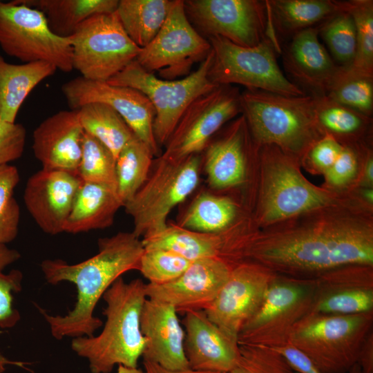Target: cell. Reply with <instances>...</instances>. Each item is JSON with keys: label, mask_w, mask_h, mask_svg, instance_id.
<instances>
[{"label": "cell", "mask_w": 373, "mask_h": 373, "mask_svg": "<svg viewBox=\"0 0 373 373\" xmlns=\"http://www.w3.org/2000/svg\"><path fill=\"white\" fill-rule=\"evenodd\" d=\"M365 202L345 195L265 227L251 226L239 262H254L276 276L300 280L347 265H373V220Z\"/></svg>", "instance_id": "1"}, {"label": "cell", "mask_w": 373, "mask_h": 373, "mask_svg": "<svg viewBox=\"0 0 373 373\" xmlns=\"http://www.w3.org/2000/svg\"><path fill=\"white\" fill-rule=\"evenodd\" d=\"M98 253L76 264L46 259L41 269L46 281L57 285L62 281L75 284L77 298L74 308L65 316H51L41 310L54 338L93 336L102 325L94 310L111 285L128 271L139 270L144 248L133 232H118L98 240Z\"/></svg>", "instance_id": "2"}, {"label": "cell", "mask_w": 373, "mask_h": 373, "mask_svg": "<svg viewBox=\"0 0 373 373\" xmlns=\"http://www.w3.org/2000/svg\"><path fill=\"white\" fill-rule=\"evenodd\" d=\"M146 285L139 278L129 283L117 278L102 296L106 306L101 333L73 339L72 350L87 359L92 373H110L116 365L137 367L146 344L140 328Z\"/></svg>", "instance_id": "3"}, {"label": "cell", "mask_w": 373, "mask_h": 373, "mask_svg": "<svg viewBox=\"0 0 373 373\" xmlns=\"http://www.w3.org/2000/svg\"><path fill=\"white\" fill-rule=\"evenodd\" d=\"M242 113L258 146L274 145L298 159L323 135L311 95H284L260 90L240 93Z\"/></svg>", "instance_id": "4"}, {"label": "cell", "mask_w": 373, "mask_h": 373, "mask_svg": "<svg viewBox=\"0 0 373 373\" xmlns=\"http://www.w3.org/2000/svg\"><path fill=\"white\" fill-rule=\"evenodd\" d=\"M298 158L274 145L259 146L260 169L254 222L262 228L345 197L336 191L314 185L301 173Z\"/></svg>", "instance_id": "5"}, {"label": "cell", "mask_w": 373, "mask_h": 373, "mask_svg": "<svg viewBox=\"0 0 373 373\" xmlns=\"http://www.w3.org/2000/svg\"><path fill=\"white\" fill-rule=\"evenodd\" d=\"M372 328L373 311L309 313L295 325L289 341L308 356L319 373H348Z\"/></svg>", "instance_id": "6"}, {"label": "cell", "mask_w": 373, "mask_h": 373, "mask_svg": "<svg viewBox=\"0 0 373 373\" xmlns=\"http://www.w3.org/2000/svg\"><path fill=\"white\" fill-rule=\"evenodd\" d=\"M201 162L199 154L181 160L159 156L146 182L124 205L126 213L133 218L132 232L137 237L166 227L171 210L198 186Z\"/></svg>", "instance_id": "7"}, {"label": "cell", "mask_w": 373, "mask_h": 373, "mask_svg": "<svg viewBox=\"0 0 373 373\" xmlns=\"http://www.w3.org/2000/svg\"><path fill=\"white\" fill-rule=\"evenodd\" d=\"M212 57L211 50L197 70L174 80L157 78L134 60L107 82L134 88L149 98L155 112L153 135L160 147L166 144L188 106L198 97L219 86L208 77Z\"/></svg>", "instance_id": "8"}, {"label": "cell", "mask_w": 373, "mask_h": 373, "mask_svg": "<svg viewBox=\"0 0 373 373\" xmlns=\"http://www.w3.org/2000/svg\"><path fill=\"white\" fill-rule=\"evenodd\" d=\"M211 45L210 81L217 86L239 84L284 95L301 96L305 92L282 72L276 58L277 43L267 37L253 47H242L220 36L207 38Z\"/></svg>", "instance_id": "9"}, {"label": "cell", "mask_w": 373, "mask_h": 373, "mask_svg": "<svg viewBox=\"0 0 373 373\" xmlns=\"http://www.w3.org/2000/svg\"><path fill=\"white\" fill-rule=\"evenodd\" d=\"M316 289L315 278L276 276L260 306L241 328L238 344L273 349L289 342L295 325L310 313Z\"/></svg>", "instance_id": "10"}, {"label": "cell", "mask_w": 373, "mask_h": 373, "mask_svg": "<svg viewBox=\"0 0 373 373\" xmlns=\"http://www.w3.org/2000/svg\"><path fill=\"white\" fill-rule=\"evenodd\" d=\"M68 38L73 69L93 81H108L142 50L127 35L115 12L88 18Z\"/></svg>", "instance_id": "11"}, {"label": "cell", "mask_w": 373, "mask_h": 373, "mask_svg": "<svg viewBox=\"0 0 373 373\" xmlns=\"http://www.w3.org/2000/svg\"><path fill=\"white\" fill-rule=\"evenodd\" d=\"M0 46L23 63L46 61L62 72L73 70L69 39L54 34L41 11L18 0L0 1Z\"/></svg>", "instance_id": "12"}, {"label": "cell", "mask_w": 373, "mask_h": 373, "mask_svg": "<svg viewBox=\"0 0 373 373\" xmlns=\"http://www.w3.org/2000/svg\"><path fill=\"white\" fill-rule=\"evenodd\" d=\"M211 50L209 40L189 21L183 0H173L160 30L135 61L147 72L174 80L189 75L193 64L202 61Z\"/></svg>", "instance_id": "13"}, {"label": "cell", "mask_w": 373, "mask_h": 373, "mask_svg": "<svg viewBox=\"0 0 373 373\" xmlns=\"http://www.w3.org/2000/svg\"><path fill=\"white\" fill-rule=\"evenodd\" d=\"M186 15L208 37L220 36L242 47H253L269 37L267 1L186 0Z\"/></svg>", "instance_id": "14"}, {"label": "cell", "mask_w": 373, "mask_h": 373, "mask_svg": "<svg viewBox=\"0 0 373 373\" xmlns=\"http://www.w3.org/2000/svg\"><path fill=\"white\" fill-rule=\"evenodd\" d=\"M240 113V93L236 87L219 86L198 97L182 115L161 156L181 160L199 154L222 126Z\"/></svg>", "instance_id": "15"}, {"label": "cell", "mask_w": 373, "mask_h": 373, "mask_svg": "<svg viewBox=\"0 0 373 373\" xmlns=\"http://www.w3.org/2000/svg\"><path fill=\"white\" fill-rule=\"evenodd\" d=\"M61 91L71 110L91 102L105 104L125 121L134 135L144 142L154 156L160 150L153 135L155 109L149 98L132 88L93 81L81 76L64 83Z\"/></svg>", "instance_id": "16"}, {"label": "cell", "mask_w": 373, "mask_h": 373, "mask_svg": "<svg viewBox=\"0 0 373 373\" xmlns=\"http://www.w3.org/2000/svg\"><path fill=\"white\" fill-rule=\"evenodd\" d=\"M276 276L254 262L238 263L232 267L227 280L204 312L222 332L238 341L241 328L260 306Z\"/></svg>", "instance_id": "17"}, {"label": "cell", "mask_w": 373, "mask_h": 373, "mask_svg": "<svg viewBox=\"0 0 373 373\" xmlns=\"http://www.w3.org/2000/svg\"><path fill=\"white\" fill-rule=\"evenodd\" d=\"M232 266L219 258L192 261L175 280L162 285H146L147 298L175 307L178 313L205 310L227 280Z\"/></svg>", "instance_id": "18"}, {"label": "cell", "mask_w": 373, "mask_h": 373, "mask_svg": "<svg viewBox=\"0 0 373 373\" xmlns=\"http://www.w3.org/2000/svg\"><path fill=\"white\" fill-rule=\"evenodd\" d=\"M82 184L77 174L59 170L41 169L28 178L24 204L44 232L50 235L64 232Z\"/></svg>", "instance_id": "19"}, {"label": "cell", "mask_w": 373, "mask_h": 373, "mask_svg": "<svg viewBox=\"0 0 373 373\" xmlns=\"http://www.w3.org/2000/svg\"><path fill=\"white\" fill-rule=\"evenodd\" d=\"M315 283L310 313L354 314L373 311V265L336 267L316 278Z\"/></svg>", "instance_id": "20"}, {"label": "cell", "mask_w": 373, "mask_h": 373, "mask_svg": "<svg viewBox=\"0 0 373 373\" xmlns=\"http://www.w3.org/2000/svg\"><path fill=\"white\" fill-rule=\"evenodd\" d=\"M184 314V347L189 367L229 373L239 359L238 341L222 332L203 310H191Z\"/></svg>", "instance_id": "21"}, {"label": "cell", "mask_w": 373, "mask_h": 373, "mask_svg": "<svg viewBox=\"0 0 373 373\" xmlns=\"http://www.w3.org/2000/svg\"><path fill=\"white\" fill-rule=\"evenodd\" d=\"M178 314L172 305L146 300L140 316V328L146 339L143 361L170 370L190 368L184 352V330Z\"/></svg>", "instance_id": "22"}, {"label": "cell", "mask_w": 373, "mask_h": 373, "mask_svg": "<svg viewBox=\"0 0 373 373\" xmlns=\"http://www.w3.org/2000/svg\"><path fill=\"white\" fill-rule=\"evenodd\" d=\"M258 149L242 114L205 148L204 168L210 186L224 189L242 184L247 162Z\"/></svg>", "instance_id": "23"}, {"label": "cell", "mask_w": 373, "mask_h": 373, "mask_svg": "<svg viewBox=\"0 0 373 373\" xmlns=\"http://www.w3.org/2000/svg\"><path fill=\"white\" fill-rule=\"evenodd\" d=\"M84 134L77 110L61 111L42 121L32 135L33 153L42 169L77 175Z\"/></svg>", "instance_id": "24"}, {"label": "cell", "mask_w": 373, "mask_h": 373, "mask_svg": "<svg viewBox=\"0 0 373 373\" xmlns=\"http://www.w3.org/2000/svg\"><path fill=\"white\" fill-rule=\"evenodd\" d=\"M283 59L296 85L313 96L326 95L340 68L321 43L317 27L294 35L284 49Z\"/></svg>", "instance_id": "25"}, {"label": "cell", "mask_w": 373, "mask_h": 373, "mask_svg": "<svg viewBox=\"0 0 373 373\" xmlns=\"http://www.w3.org/2000/svg\"><path fill=\"white\" fill-rule=\"evenodd\" d=\"M122 207L124 204L116 189L82 182L64 232L79 233L107 228Z\"/></svg>", "instance_id": "26"}, {"label": "cell", "mask_w": 373, "mask_h": 373, "mask_svg": "<svg viewBox=\"0 0 373 373\" xmlns=\"http://www.w3.org/2000/svg\"><path fill=\"white\" fill-rule=\"evenodd\" d=\"M57 68L46 61L15 64L0 55V121L14 123L30 92Z\"/></svg>", "instance_id": "27"}, {"label": "cell", "mask_w": 373, "mask_h": 373, "mask_svg": "<svg viewBox=\"0 0 373 373\" xmlns=\"http://www.w3.org/2000/svg\"><path fill=\"white\" fill-rule=\"evenodd\" d=\"M267 3L274 32L289 39L343 10L341 1L334 0H269Z\"/></svg>", "instance_id": "28"}, {"label": "cell", "mask_w": 373, "mask_h": 373, "mask_svg": "<svg viewBox=\"0 0 373 373\" xmlns=\"http://www.w3.org/2000/svg\"><path fill=\"white\" fill-rule=\"evenodd\" d=\"M45 16L51 31L68 38L88 18L115 12L118 0H18Z\"/></svg>", "instance_id": "29"}, {"label": "cell", "mask_w": 373, "mask_h": 373, "mask_svg": "<svg viewBox=\"0 0 373 373\" xmlns=\"http://www.w3.org/2000/svg\"><path fill=\"white\" fill-rule=\"evenodd\" d=\"M314 97L315 118L323 135H329L343 146L365 144L371 117L340 104L326 95Z\"/></svg>", "instance_id": "30"}, {"label": "cell", "mask_w": 373, "mask_h": 373, "mask_svg": "<svg viewBox=\"0 0 373 373\" xmlns=\"http://www.w3.org/2000/svg\"><path fill=\"white\" fill-rule=\"evenodd\" d=\"M144 249H162L194 261L206 258H220L223 249L221 233H209L189 230L178 224H167L142 240Z\"/></svg>", "instance_id": "31"}, {"label": "cell", "mask_w": 373, "mask_h": 373, "mask_svg": "<svg viewBox=\"0 0 373 373\" xmlns=\"http://www.w3.org/2000/svg\"><path fill=\"white\" fill-rule=\"evenodd\" d=\"M173 0H120L115 12L127 35L146 46L164 23Z\"/></svg>", "instance_id": "32"}, {"label": "cell", "mask_w": 373, "mask_h": 373, "mask_svg": "<svg viewBox=\"0 0 373 373\" xmlns=\"http://www.w3.org/2000/svg\"><path fill=\"white\" fill-rule=\"evenodd\" d=\"M77 111L84 131L104 144L115 160L124 146L136 137L123 118L105 104H86Z\"/></svg>", "instance_id": "33"}, {"label": "cell", "mask_w": 373, "mask_h": 373, "mask_svg": "<svg viewBox=\"0 0 373 373\" xmlns=\"http://www.w3.org/2000/svg\"><path fill=\"white\" fill-rule=\"evenodd\" d=\"M238 207L230 198L201 193L180 219L179 226L195 231L217 233L227 229L237 218Z\"/></svg>", "instance_id": "34"}, {"label": "cell", "mask_w": 373, "mask_h": 373, "mask_svg": "<svg viewBox=\"0 0 373 373\" xmlns=\"http://www.w3.org/2000/svg\"><path fill=\"white\" fill-rule=\"evenodd\" d=\"M153 157L149 146L137 137L119 152L115 160L117 191L124 205L146 182Z\"/></svg>", "instance_id": "35"}, {"label": "cell", "mask_w": 373, "mask_h": 373, "mask_svg": "<svg viewBox=\"0 0 373 373\" xmlns=\"http://www.w3.org/2000/svg\"><path fill=\"white\" fill-rule=\"evenodd\" d=\"M333 101L371 117L373 113V76L341 66L325 95Z\"/></svg>", "instance_id": "36"}, {"label": "cell", "mask_w": 373, "mask_h": 373, "mask_svg": "<svg viewBox=\"0 0 373 373\" xmlns=\"http://www.w3.org/2000/svg\"><path fill=\"white\" fill-rule=\"evenodd\" d=\"M342 9L352 17L356 33V50L352 68L373 76V1H341Z\"/></svg>", "instance_id": "37"}, {"label": "cell", "mask_w": 373, "mask_h": 373, "mask_svg": "<svg viewBox=\"0 0 373 373\" xmlns=\"http://www.w3.org/2000/svg\"><path fill=\"white\" fill-rule=\"evenodd\" d=\"M77 175L83 182L117 189L115 157L104 144L85 132Z\"/></svg>", "instance_id": "38"}, {"label": "cell", "mask_w": 373, "mask_h": 373, "mask_svg": "<svg viewBox=\"0 0 373 373\" xmlns=\"http://www.w3.org/2000/svg\"><path fill=\"white\" fill-rule=\"evenodd\" d=\"M318 35L341 66H350L356 50V33L351 15L342 10L317 26Z\"/></svg>", "instance_id": "39"}, {"label": "cell", "mask_w": 373, "mask_h": 373, "mask_svg": "<svg viewBox=\"0 0 373 373\" xmlns=\"http://www.w3.org/2000/svg\"><path fill=\"white\" fill-rule=\"evenodd\" d=\"M19 181L16 166L0 165V242L6 245L14 240L19 231L20 208L14 194Z\"/></svg>", "instance_id": "40"}, {"label": "cell", "mask_w": 373, "mask_h": 373, "mask_svg": "<svg viewBox=\"0 0 373 373\" xmlns=\"http://www.w3.org/2000/svg\"><path fill=\"white\" fill-rule=\"evenodd\" d=\"M191 262L169 250L144 249L138 271L149 280V283L162 285L178 278Z\"/></svg>", "instance_id": "41"}, {"label": "cell", "mask_w": 373, "mask_h": 373, "mask_svg": "<svg viewBox=\"0 0 373 373\" xmlns=\"http://www.w3.org/2000/svg\"><path fill=\"white\" fill-rule=\"evenodd\" d=\"M240 356L229 373H298L274 350L253 345H239Z\"/></svg>", "instance_id": "42"}, {"label": "cell", "mask_w": 373, "mask_h": 373, "mask_svg": "<svg viewBox=\"0 0 373 373\" xmlns=\"http://www.w3.org/2000/svg\"><path fill=\"white\" fill-rule=\"evenodd\" d=\"M22 274L13 269L8 274L0 271V326L11 327L19 319L18 312L12 307V293L21 289ZM8 365L22 366L23 363L8 360L0 352V373H3Z\"/></svg>", "instance_id": "43"}, {"label": "cell", "mask_w": 373, "mask_h": 373, "mask_svg": "<svg viewBox=\"0 0 373 373\" xmlns=\"http://www.w3.org/2000/svg\"><path fill=\"white\" fill-rule=\"evenodd\" d=\"M365 144L343 146L335 162L323 173L327 186L331 189L343 187L356 175L358 166V153Z\"/></svg>", "instance_id": "44"}, {"label": "cell", "mask_w": 373, "mask_h": 373, "mask_svg": "<svg viewBox=\"0 0 373 373\" xmlns=\"http://www.w3.org/2000/svg\"><path fill=\"white\" fill-rule=\"evenodd\" d=\"M26 141V130L19 123L0 121V165L20 158Z\"/></svg>", "instance_id": "45"}, {"label": "cell", "mask_w": 373, "mask_h": 373, "mask_svg": "<svg viewBox=\"0 0 373 373\" xmlns=\"http://www.w3.org/2000/svg\"><path fill=\"white\" fill-rule=\"evenodd\" d=\"M343 145L329 135H324L307 151L303 159L316 169L323 173L336 160Z\"/></svg>", "instance_id": "46"}, {"label": "cell", "mask_w": 373, "mask_h": 373, "mask_svg": "<svg viewBox=\"0 0 373 373\" xmlns=\"http://www.w3.org/2000/svg\"><path fill=\"white\" fill-rule=\"evenodd\" d=\"M298 373H319L308 356L289 341L273 348Z\"/></svg>", "instance_id": "47"}, {"label": "cell", "mask_w": 373, "mask_h": 373, "mask_svg": "<svg viewBox=\"0 0 373 373\" xmlns=\"http://www.w3.org/2000/svg\"><path fill=\"white\" fill-rule=\"evenodd\" d=\"M356 363L361 373H373V331L365 339L360 349Z\"/></svg>", "instance_id": "48"}, {"label": "cell", "mask_w": 373, "mask_h": 373, "mask_svg": "<svg viewBox=\"0 0 373 373\" xmlns=\"http://www.w3.org/2000/svg\"><path fill=\"white\" fill-rule=\"evenodd\" d=\"M18 251L8 248L6 244L0 242V271L20 258Z\"/></svg>", "instance_id": "49"}, {"label": "cell", "mask_w": 373, "mask_h": 373, "mask_svg": "<svg viewBox=\"0 0 373 373\" xmlns=\"http://www.w3.org/2000/svg\"><path fill=\"white\" fill-rule=\"evenodd\" d=\"M145 373H226L192 370L191 368L181 370H170L163 368L153 363L143 361Z\"/></svg>", "instance_id": "50"}, {"label": "cell", "mask_w": 373, "mask_h": 373, "mask_svg": "<svg viewBox=\"0 0 373 373\" xmlns=\"http://www.w3.org/2000/svg\"><path fill=\"white\" fill-rule=\"evenodd\" d=\"M368 159L366 162V166H365V177L369 183L372 182L373 180V161H372V157L371 153H370L368 155Z\"/></svg>", "instance_id": "51"}, {"label": "cell", "mask_w": 373, "mask_h": 373, "mask_svg": "<svg viewBox=\"0 0 373 373\" xmlns=\"http://www.w3.org/2000/svg\"><path fill=\"white\" fill-rule=\"evenodd\" d=\"M117 373H145V372L144 370H142L137 367H128L122 365H119L117 367Z\"/></svg>", "instance_id": "52"}, {"label": "cell", "mask_w": 373, "mask_h": 373, "mask_svg": "<svg viewBox=\"0 0 373 373\" xmlns=\"http://www.w3.org/2000/svg\"><path fill=\"white\" fill-rule=\"evenodd\" d=\"M363 197L365 198V201H367L369 204L372 203V191L369 189L366 190L364 192Z\"/></svg>", "instance_id": "53"}, {"label": "cell", "mask_w": 373, "mask_h": 373, "mask_svg": "<svg viewBox=\"0 0 373 373\" xmlns=\"http://www.w3.org/2000/svg\"><path fill=\"white\" fill-rule=\"evenodd\" d=\"M348 373H361V369L357 363H356L348 372Z\"/></svg>", "instance_id": "54"}]
</instances>
